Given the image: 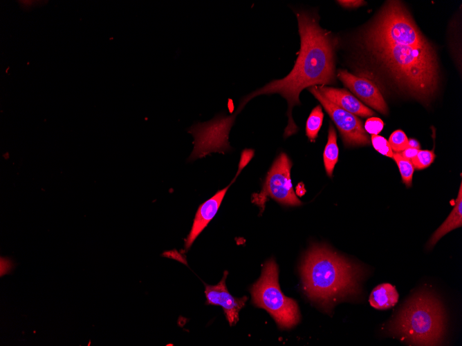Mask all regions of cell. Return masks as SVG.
<instances>
[{
	"label": "cell",
	"mask_w": 462,
	"mask_h": 346,
	"mask_svg": "<svg viewBox=\"0 0 462 346\" xmlns=\"http://www.w3.org/2000/svg\"><path fill=\"white\" fill-rule=\"evenodd\" d=\"M366 50L403 90L428 101L438 86L434 47L400 1H388L362 35Z\"/></svg>",
	"instance_id": "1"
},
{
	"label": "cell",
	"mask_w": 462,
	"mask_h": 346,
	"mask_svg": "<svg viewBox=\"0 0 462 346\" xmlns=\"http://www.w3.org/2000/svg\"><path fill=\"white\" fill-rule=\"evenodd\" d=\"M300 274L307 297L329 312L338 302L359 295L363 269L326 244H314L304 256Z\"/></svg>",
	"instance_id": "2"
},
{
	"label": "cell",
	"mask_w": 462,
	"mask_h": 346,
	"mask_svg": "<svg viewBox=\"0 0 462 346\" xmlns=\"http://www.w3.org/2000/svg\"><path fill=\"white\" fill-rule=\"evenodd\" d=\"M388 334L415 345H438L445 331L441 301L428 291L412 296L387 326Z\"/></svg>",
	"instance_id": "3"
},
{
	"label": "cell",
	"mask_w": 462,
	"mask_h": 346,
	"mask_svg": "<svg viewBox=\"0 0 462 346\" xmlns=\"http://www.w3.org/2000/svg\"><path fill=\"white\" fill-rule=\"evenodd\" d=\"M278 273V267L273 258L265 262L260 278L250 289L252 302L267 311L280 329H290L299 323V310L296 301L282 293Z\"/></svg>",
	"instance_id": "4"
},
{
	"label": "cell",
	"mask_w": 462,
	"mask_h": 346,
	"mask_svg": "<svg viewBox=\"0 0 462 346\" xmlns=\"http://www.w3.org/2000/svg\"><path fill=\"white\" fill-rule=\"evenodd\" d=\"M292 165L291 160L284 153H280L275 159L266 177L261 191L252 196V202L261 208V212L268 197L283 205L302 204L293 189L290 180Z\"/></svg>",
	"instance_id": "5"
},
{
	"label": "cell",
	"mask_w": 462,
	"mask_h": 346,
	"mask_svg": "<svg viewBox=\"0 0 462 346\" xmlns=\"http://www.w3.org/2000/svg\"><path fill=\"white\" fill-rule=\"evenodd\" d=\"M308 89L321 103L336 125L345 146L369 144L368 133L365 131L362 121L356 115L340 108L327 99L320 93L317 86H311Z\"/></svg>",
	"instance_id": "6"
},
{
	"label": "cell",
	"mask_w": 462,
	"mask_h": 346,
	"mask_svg": "<svg viewBox=\"0 0 462 346\" xmlns=\"http://www.w3.org/2000/svg\"><path fill=\"white\" fill-rule=\"evenodd\" d=\"M254 155L250 149H244L241 154L238 171L232 181L224 189L218 191L212 198L202 203L198 208L193 220L191 230L185 239V251H187L197 237L214 218L229 187L234 182L243 168Z\"/></svg>",
	"instance_id": "7"
},
{
	"label": "cell",
	"mask_w": 462,
	"mask_h": 346,
	"mask_svg": "<svg viewBox=\"0 0 462 346\" xmlns=\"http://www.w3.org/2000/svg\"><path fill=\"white\" fill-rule=\"evenodd\" d=\"M337 77L355 96L382 114L388 113L387 105L378 87L371 79L339 69Z\"/></svg>",
	"instance_id": "8"
},
{
	"label": "cell",
	"mask_w": 462,
	"mask_h": 346,
	"mask_svg": "<svg viewBox=\"0 0 462 346\" xmlns=\"http://www.w3.org/2000/svg\"><path fill=\"white\" fill-rule=\"evenodd\" d=\"M227 276L228 271H225L217 285L205 284V294L206 304L221 306L230 325L232 326L238 322L239 313L245 306L248 297L236 298L229 293L225 284Z\"/></svg>",
	"instance_id": "9"
},
{
	"label": "cell",
	"mask_w": 462,
	"mask_h": 346,
	"mask_svg": "<svg viewBox=\"0 0 462 346\" xmlns=\"http://www.w3.org/2000/svg\"><path fill=\"white\" fill-rule=\"evenodd\" d=\"M317 88L327 99L355 115L369 117L374 115L372 110L345 89L328 87L324 85L317 86Z\"/></svg>",
	"instance_id": "10"
},
{
	"label": "cell",
	"mask_w": 462,
	"mask_h": 346,
	"mask_svg": "<svg viewBox=\"0 0 462 346\" xmlns=\"http://www.w3.org/2000/svg\"><path fill=\"white\" fill-rule=\"evenodd\" d=\"M462 186L460 184L458 196L456 200L454 206L443 222V223L438 228V229L433 233L429 239L427 247L429 248L433 247L436 243L448 232L454 230L456 228L461 227L462 225Z\"/></svg>",
	"instance_id": "11"
},
{
	"label": "cell",
	"mask_w": 462,
	"mask_h": 346,
	"mask_svg": "<svg viewBox=\"0 0 462 346\" xmlns=\"http://www.w3.org/2000/svg\"><path fill=\"white\" fill-rule=\"evenodd\" d=\"M398 297L395 287L389 283H382L371 291L369 302L373 308L385 310L394 306L398 300Z\"/></svg>",
	"instance_id": "12"
},
{
	"label": "cell",
	"mask_w": 462,
	"mask_h": 346,
	"mask_svg": "<svg viewBox=\"0 0 462 346\" xmlns=\"http://www.w3.org/2000/svg\"><path fill=\"white\" fill-rule=\"evenodd\" d=\"M338 153L336 132L333 126L330 124L328 140L323 153L324 168L329 177H332L333 169L338 160Z\"/></svg>",
	"instance_id": "13"
},
{
	"label": "cell",
	"mask_w": 462,
	"mask_h": 346,
	"mask_svg": "<svg viewBox=\"0 0 462 346\" xmlns=\"http://www.w3.org/2000/svg\"><path fill=\"white\" fill-rule=\"evenodd\" d=\"M324 113L320 106H317L311 112L306 124V135L311 140H315L322 126Z\"/></svg>",
	"instance_id": "14"
},
{
	"label": "cell",
	"mask_w": 462,
	"mask_h": 346,
	"mask_svg": "<svg viewBox=\"0 0 462 346\" xmlns=\"http://www.w3.org/2000/svg\"><path fill=\"white\" fill-rule=\"evenodd\" d=\"M392 158L396 162L399 169L402 181L407 187H409L412 184V177L414 171V167L411 160L404 157L400 153H394Z\"/></svg>",
	"instance_id": "15"
},
{
	"label": "cell",
	"mask_w": 462,
	"mask_h": 346,
	"mask_svg": "<svg viewBox=\"0 0 462 346\" xmlns=\"http://www.w3.org/2000/svg\"><path fill=\"white\" fill-rule=\"evenodd\" d=\"M436 155L432 151L418 150L416 155L411 160V162L416 169L427 168L434 162Z\"/></svg>",
	"instance_id": "16"
},
{
	"label": "cell",
	"mask_w": 462,
	"mask_h": 346,
	"mask_svg": "<svg viewBox=\"0 0 462 346\" xmlns=\"http://www.w3.org/2000/svg\"><path fill=\"white\" fill-rule=\"evenodd\" d=\"M389 145L395 153H400L408 146V139L405 133L401 130L394 131L389 139Z\"/></svg>",
	"instance_id": "17"
},
{
	"label": "cell",
	"mask_w": 462,
	"mask_h": 346,
	"mask_svg": "<svg viewBox=\"0 0 462 346\" xmlns=\"http://www.w3.org/2000/svg\"><path fill=\"white\" fill-rule=\"evenodd\" d=\"M371 142L373 148L380 153L389 157H393V151L389 142L378 135H371Z\"/></svg>",
	"instance_id": "18"
},
{
	"label": "cell",
	"mask_w": 462,
	"mask_h": 346,
	"mask_svg": "<svg viewBox=\"0 0 462 346\" xmlns=\"http://www.w3.org/2000/svg\"><path fill=\"white\" fill-rule=\"evenodd\" d=\"M383 127L384 122L378 117L368 118L364 125L365 131L371 135H378Z\"/></svg>",
	"instance_id": "19"
},
{
	"label": "cell",
	"mask_w": 462,
	"mask_h": 346,
	"mask_svg": "<svg viewBox=\"0 0 462 346\" xmlns=\"http://www.w3.org/2000/svg\"><path fill=\"white\" fill-rule=\"evenodd\" d=\"M337 2L341 6L349 8H357L365 3V1L358 0L338 1Z\"/></svg>",
	"instance_id": "20"
},
{
	"label": "cell",
	"mask_w": 462,
	"mask_h": 346,
	"mask_svg": "<svg viewBox=\"0 0 462 346\" xmlns=\"http://www.w3.org/2000/svg\"><path fill=\"white\" fill-rule=\"evenodd\" d=\"M418 151V149L410 148V147H407L405 150H403L400 153L404 157L411 160L412 158H414L416 155Z\"/></svg>",
	"instance_id": "21"
},
{
	"label": "cell",
	"mask_w": 462,
	"mask_h": 346,
	"mask_svg": "<svg viewBox=\"0 0 462 346\" xmlns=\"http://www.w3.org/2000/svg\"><path fill=\"white\" fill-rule=\"evenodd\" d=\"M12 265L9 260L1 258V276L7 273L11 269Z\"/></svg>",
	"instance_id": "22"
},
{
	"label": "cell",
	"mask_w": 462,
	"mask_h": 346,
	"mask_svg": "<svg viewBox=\"0 0 462 346\" xmlns=\"http://www.w3.org/2000/svg\"><path fill=\"white\" fill-rule=\"evenodd\" d=\"M407 147H410V148H413L420 150L421 144L416 140L411 138V139L408 140Z\"/></svg>",
	"instance_id": "23"
}]
</instances>
